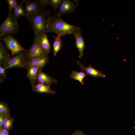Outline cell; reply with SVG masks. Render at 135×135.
I'll return each instance as SVG.
<instances>
[{"mask_svg": "<svg viewBox=\"0 0 135 135\" xmlns=\"http://www.w3.org/2000/svg\"><path fill=\"white\" fill-rule=\"evenodd\" d=\"M51 16L50 10L44 8L28 16V20L31 23L35 37H39L48 32V26Z\"/></svg>", "mask_w": 135, "mask_h": 135, "instance_id": "obj_1", "label": "cell"}, {"mask_svg": "<svg viewBox=\"0 0 135 135\" xmlns=\"http://www.w3.org/2000/svg\"><path fill=\"white\" fill-rule=\"evenodd\" d=\"M80 28L65 21L57 14L51 16L48 26V32H54L58 35L72 34Z\"/></svg>", "mask_w": 135, "mask_h": 135, "instance_id": "obj_2", "label": "cell"}, {"mask_svg": "<svg viewBox=\"0 0 135 135\" xmlns=\"http://www.w3.org/2000/svg\"><path fill=\"white\" fill-rule=\"evenodd\" d=\"M19 29V27L17 20L12 17L11 14H9L6 18L0 25V39L6 35L17 34Z\"/></svg>", "mask_w": 135, "mask_h": 135, "instance_id": "obj_3", "label": "cell"}, {"mask_svg": "<svg viewBox=\"0 0 135 135\" xmlns=\"http://www.w3.org/2000/svg\"><path fill=\"white\" fill-rule=\"evenodd\" d=\"M48 54L40 45L39 37L35 36L30 48L27 50L25 60L26 62Z\"/></svg>", "mask_w": 135, "mask_h": 135, "instance_id": "obj_4", "label": "cell"}, {"mask_svg": "<svg viewBox=\"0 0 135 135\" xmlns=\"http://www.w3.org/2000/svg\"><path fill=\"white\" fill-rule=\"evenodd\" d=\"M0 40L5 43L7 48L10 51L12 56L26 50L11 35L5 36Z\"/></svg>", "mask_w": 135, "mask_h": 135, "instance_id": "obj_5", "label": "cell"}, {"mask_svg": "<svg viewBox=\"0 0 135 135\" xmlns=\"http://www.w3.org/2000/svg\"><path fill=\"white\" fill-rule=\"evenodd\" d=\"M26 52L27 50H26L10 58L4 65L3 67L6 69L14 68H24L26 63L24 58Z\"/></svg>", "mask_w": 135, "mask_h": 135, "instance_id": "obj_6", "label": "cell"}, {"mask_svg": "<svg viewBox=\"0 0 135 135\" xmlns=\"http://www.w3.org/2000/svg\"><path fill=\"white\" fill-rule=\"evenodd\" d=\"M76 5L70 0H62L59 5L57 14L61 16L64 14L75 11Z\"/></svg>", "mask_w": 135, "mask_h": 135, "instance_id": "obj_7", "label": "cell"}, {"mask_svg": "<svg viewBox=\"0 0 135 135\" xmlns=\"http://www.w3.org/2000/svg\"><path fill=\"white\" fill-rule=\"evenodd\" d=\"M48 54L26 62L24 68L28 70L32 67H38L42 69L48 63Z\"/></svg>", "mask_w": 135, "mask_h": 135, "instance_id": "obj_8", "label": "cell"}, {"mask_svg": "<svg viewBox=\"0 0 135 135\" xmlns=\"http://www.w3.org/2000/svg\"><path fill=\"white\" fill-rule=\"evenodd\" d=\"M36 81L38 83L43 84L50 86L52 84H57V80L53 77L44 73L39 70L38 72Z\"/></svg>", "mask_w": 135, "mask_h": 135, "instance_id": "obj_9", "label": "cell"}, {"mask_svg": "<svg viewBox=\"0 0 135 135\" xmlns=\"http://www.w3.org/2000/svg\"><path fill=\"white\" fill-rule=\"evenodd\" d=\"M74 36L76 42V46L79 53V57L81 58L84 54V51L85 44L84 38L80 30L74 31L72 34Z\"/></svg>", "mask_w": 135, "mask_h": 135, "instance_id": "obj_10", "label": "cell"}, {"mask_svg": "<svg viewBox=\"0 0 135 135\" xmlns=\"http://www.w3.org/2000/svg\"><path fill=\"white\" fill-rule=\"evenodd\" d=\"M77 63L80 66L82 70L84 71L87 74L89 75L92 76L102 78H105L106 76L101 72L95 69L92 67L89 64L88 67H85L79 61H77Z\"/></svg>", "mask_w": 135, "mask_h": 135, "instance_id": "obj_11", "label": "cell"}, {"mask_svg": "<svg viewBox=\"0 0 135 135\" xmlns=\"http://www.w3.org/2000/svg\"><path fill=\"white\" fill-rule=\"evenodd\" d=\"M24 6V10L28 16L36 13L42 8L39 0H36L33 2L26 1Z\"/></svg>", "mask_w": 135, "mask_h": 135, "instance_id": "obj_12", "label": "cell"}, {"mask_svg": "<svg viewBox=\"0 0 135 135\" xmlns=\"http://www.w3.org/2000/svg\"><path fill=\"white\" fill-rule=\"evenodd\" d=\"M25 2L24 0L18 2L17 6L12 12L11 14L15 20H17L22 16L28 17V15L23 7V4Z\"/></svg>", "mask_w": 135, "mask_h": 135, "instance_id": "obj_13", "label": "cell"}, {"mask_svg": "<svg viewBox=\"0 0 135 135\" xmlns=\"http://www.w3.org/2000/svg\"><path fill=\"white\" fill-rule=\"evenodd\" d=\"M32 86L33 90L37 92L49 94L55 93V92L50 88V86L43 84L38 82Z\"/></svg>", "mask_w": 135, "mask_h": 135, "instance_id": "obj_14", "label": "cell"}, {"mask_svg": "<svg viewBox=\"0 0 135 135\" xmlns=\"http://www.w3.org/2000/svg\"><path fill=\"white\" fill-rule=\"evenodd\" d=\"M10 58V55L4 45L2 42L0 43V64L4 66Z\"/></svg>", "mask_w": 135, "mask_h": 135, "instance_id": "obj_15", "label": "cell"}, {"mask_svg": "<svg viewBox=\"0 0 135 135\" xmlns=\"http://www.w3.org/2000/svg\"><path fill=\"white\" fill-rule=\"evenodd\" d=\"M40 69L42 70L38 67H32L27 70V77L30 80L32 86L36 83L37 73Z\"/></svg>", "mask_w": 135, "mask_h": 135, "instance_id": "obj_16", "label": "cell"}, {"mask_svg": "<svg viewBox=\"0 0 135 135\" xmlns=\"http://www.w3.org/2000/svg\"><path fill=\"white\" fill-rule=\"evenodd\" d=\"M40 43L43 49L48 54L51 50V44L46 34H43L39 37Z\"/></svg>", "mask_w": 135, "mask_h": 135, "instance_id": "obj_17", "label": "cell"}, {"mask_svg": "<svg viewBox=\"0 0 135 135\" xmlns=\"http://www.w3.org/2000/svg\"><path fill=\"white\" fill-rule=\"evenodd\" d=\"M86 75V73L82 70L80 72L73 70L70 77L78 81L82 85H83L84 82V79Z\"/></svg>", "mask_w": 135, "mask_h": 135, "instance_id": "obj_18", "label": "cell"}, {"mask_svg": "<svg viewBox=\"0 0 135 135\" xmlns=\"http://www.w3.org/2000/svg\"><path fill=\"white\" fill-rule=\"evenodd\" d=\"M61 35H58L54 41L53 44V55L56 56L60 51L62 46L61 37Z\"/></svg>", "mask_w": 135, "mask_h": 135, "instance_id": "obj_19", "label": "cell"}, {"mask_svg": "<svg viewBox=\"0 0 135 135\" xmlns=\"http://www.w3.org/2000/svg\"><path fill=\"white\" fill-rule=\"evenodd\" d=\"M14 122V119L10 116H6L3 124V126L5 129L8 130L12 128Z\"/></svg>", "mask_w": 135, "mask_h": 135, "instance_id": "obj_20", "label": "cell"}, {"mask_svg": "<svg viewBox=\"0 0 135 135\" xmlns=\"http://www.w3.org/2000/svg\"><path fill=\"white\" fill-rule=\"evenodd\" d=\"M0 115L10 116V111L8 106L3 102H0Z\"/></svg>", "mask_w": 135, "mask_h": 135, "instance_id": "obj_21", "label": "cell"}, {"mask_svg": "<svg viewBox=\"0 0 135 135\" xmlns=\"http://www.w3.org/2000/svg\"><path fill=\"white\" fill-rule=\"evenodd\" d=\"M62 0H49L48 5L51 6L56 14V11Z\"/></svg>", "mask_w": 135, "mask_h": 135, "instance_id": "obj_22", "label": "cell"}, {"mask_svg": "<svg viewBox=\"0 0 135 135\" xmlns=\"http://www.w3.org/2000/svg\"><path fill=\"white\" fill-rule=\"evenodd\" d=\"M8 6L9 14H11L12 10L17 6L18 2L16 0H7Z\"/></svg>", "mask_w": 135, "mask_h": 135, "instance_id": "obj_23", "label": "cell"}, {"mask_svg": "<svg viewBox=\"0 0 135 135\" xmlns=\"http://www.w3.org/2000/svg\"><path fill=\"white\" fill-rule=\"evenodd\" d=\"M6 69L5 67H2L0 64V82L2 81V80L4 79L6 77Z\"/></svg>", "mask_w": 135, "mask_h": 135, "instance_id": "obj_24", "label": "cell"}, {"mask_svg": "<svg viewBox=\"0 0 135 135\" xmlns=\"http://www.w3.org/2000/svg\"><path fill=\"white\" fill-rule=\"evenodd\" d=\"M70 135H87L82 130H77L71 134Z\"/></svg>", "mask_w": 135, "mask_h": 135, "instance_id": "obj_25", "label": "cell"}, {"mask_svg": "<svg viewBox=\"0 0 135 135\" xmlns=\"http://www.w3.org/2000/svg\"><path fill=\"white\" fill-rule=\"evenodd\" d=\"M40 4L43 8L46 6L48 5L49 0H39Z\"/></svg>", "mask_w": 135, "mask_h": 135, "instance_id": "obj_26", "label": "cell"}, {"mask_svg": "<svg viewBox=\"0 0 135 135\" xmlns=\"http://www.w3.org/2000/svg\"><path fill=\"white\" fill-rule=\"evenodd\" d=\"M8 131L3 127L0 128V135H9Z\"/></svg>", "mask_w": 135, "mask_h": 135, "instance_id": "obj_27", "label": "cell"}, {"mask_svg": "<svg viewBox=\"0 0 135 135\" xmlns=\"http://www.w3.org/2000/svg\"><path fill=\"white\" fill-rule=\"evenodd\" d=\"M6 116H5L2 115H0V128L3 127V122Z\"/></svg>", "mask_w": 135, "mask_h": 135, "instance_id": "obj_28", "label": "cell"}]
</instances>
